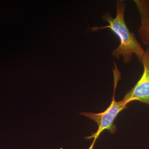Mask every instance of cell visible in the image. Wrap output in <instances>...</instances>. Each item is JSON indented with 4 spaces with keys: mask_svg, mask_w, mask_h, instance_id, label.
<instances>
[{
    "mask_svg": "<svg viewBox=\"0 0 149 149\" xmlns=\"http://www.w3.org/2000/svg\"><path fill=\"white\" fill-rule=\"evenodd\" d=\"M126 5L123 0L116 2V16L113 17L109 12L102 16L103 21L108 24L104 26H94L86 29L88 32H98L102 29H109L117 36L120 44L111 52L113 58L118 60L122 58L124 64H128L135 55L141 63L145 53V50L137 40L135 34L130 32L127 27L124 17Z\"/></svg>",
    "mask_w": 149,
    "mask_h": 149,
    "instance_id": "6da1fadb",
    "label": "cell"
},
{
    "mask_svg": "<svg viewBox=\"0 0 149 149\" xmlns=\"http://www.w3.org/2000/svg\"><path fill=\"white\" fill-rule=\"evenodd\" d=\"M114 78V91L111 103L107 109L100 113H95L91 112L80 113V114L85 116L88 118L95 121L97 124L98 130L95 133H92L91 136L86 137V139H93V141L89 149H93L96 141L104 130H107L111 134L116 132L117 128L114 124V121L117 116L122 110L128 107L127 104L123 100L117 102L115 100V93L118 83L120 80V73L117 66H114L113 70Z\"/></svg>",
    "mask_w": 149,
    "mask_h": 149,
    "instance_id": "7a4b0ae2",
    "label": "cell"
},
{
    "mask_svg": "<svg viewBox=\"0 0 149 149\" xmlns=\"http://www.w3.org/2000/svg\"><path fill=\"white\" fill-rule=\"evenodd\" d=\"M141 63L143 66L142 76L122 100L127 104L137 101L149 105V47L145 50Z\"/></svg>",
    "mask_w": 149,
    "mask_h": 149,
    "instance_id": "3957f363",
    "label": "cell"
},
{
    "mask_svg": "<svg viewBox=\"0 0 149 149\" xmlns=\"http://www.w3.org/2000/svg\"><path fill=\"white\" fill-rule=\"evenodd\" d=\"M140 17L138 34L145 45L149 47V0H135Z\"/></svg>",
    "mask_w": 149,
    "mask_h": 149,
    "instance_id": "277c9868",
    "label": "cell"
}]
</instances>
